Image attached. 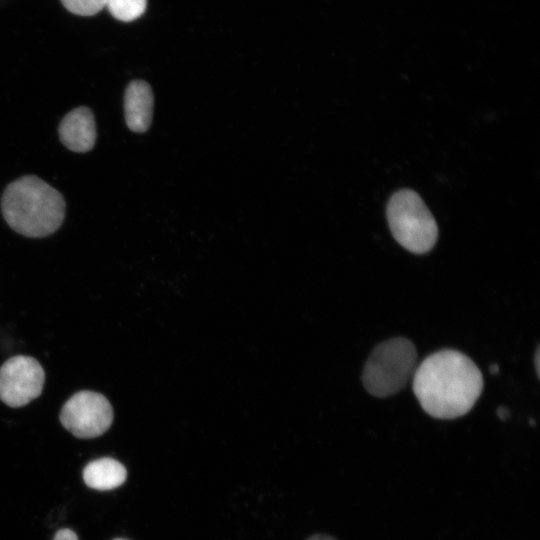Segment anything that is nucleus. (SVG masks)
Masks as SVG:
<instances>
[{"mask_svg":"<svg viewBox=\"0 0 540 540\" xmlns=\"http://www.w3.org/2000/svg\"><path fill=\"white\" fill-rule=\"evenodd\" d=\"M413 392L423 410L438 419L467 414L483 390V376L465 354L444 349L418 364L412 378Z\"/></svg>","mask_w":540,"mask_h":540,"instance_id":"f257e3e1","label":"nucleus"},{"mask_svg":"<svg viewBox=\"0 0 540 540\" xmlns=\"http://www.w3.org/2000/svg\"><path fill=\"white\" fill-rule=\"evenodd\" d=\"M1 209L14 231L27 237L41 238L61 226L66 204L55 188L37 176L27 175L6 187Z\"/></svg>","mask_w":540,"mask_h":540,"instance_id":"f03ea898","label":"nucleus"},{"mask_svg":"<svg viewBox=\"0 0 540 540\" xmlns=\"http://www.w3.org/2000/svg\"><path fill=\"white\" fill-rule=\"evenodd\" d=\"M417 359L415 345L407 338L396 337L378 344L363 369L364 388L380 398L398 393L412 380Z\"/></svg>","mask_w":540,"mask_h":540,"instance_id":"7ed1b4c3","label":"nucleus"},{"mask_svg":"<svg viewBox=\"0 0 540 540\" xmlns=\"http://www.w3.org/2000/svg\"><path fill=\"white\" fill-rule=\"evenodd\" d=\"M387 219L392 235L408 251L423 254L434 247L437 224L416 192L402 189L394 193L387 205Z\"/></svg>","mask_w":540,"mask_h":540,"instance_id":"20e7f679","label":"nucleus"},{"mask_svg":"<svg viewBox=\"0 0 540 540\" xmlns=\"http://www.w3.org/2000/svg\"><path fill=\"white\" fill-rule=\"evenodd\" d=\"M62 425L78 438H94L105 433L113 421V409L100 393L80 391L62 407Z\"/></svg>","mask_w":540,"mask_h":540,"instance_id":"39448f33","label":"nucleus"},{"mask_svg":"<svg viewBox=\"0 0 540 540\" xmlns=\"http://www.w3.org/2000/svg\"><path fill=\"white\" fill-rule=\"evenodd\" d=\"M44 380V370L36 359L14 356L0 368V399L13 408L24 406L41 394Z\"/></svg>","mask_w":540,"mask_h":540,"instance_id":"423d86ee","label":"nucleus"},{"mask_svg":"<svg viewBox=\"0 0 540 540\" xmlns=\"http://www.w3.org/2000/svg\"><path fill=\"white\" fill-rule=\"evenodd\" d=\"M61 142L74 152L90 151L96 141V125L92 111L85 106L64 116L58 127Z\"/></svg>","mask_w":540,"mask_h":540,"instance_id":"0eeeda50","label":"nucleus"},{"mask_svg":"<svg viewBox=\"0 0 540 540\" xmlns=\"http://www.w3.org/2000/svg\"><path fill=\"white\" fill-rule=\"evenodd\" d=\"M154 98L150 85L143 80L131 81L124 95L125 121L130 130L143 133L150 127Z\"/></svg>","mask_w":540,"mask_h":540,"instance_id":"6e6552de","label":"nucleus"},{"mask_svg":"<svg viewBox=\"0 0 540 540\" xmlns=\"http://www.w3.org/2000/svg\"><path fill=\"white\" fill-rule=\"evenodd\" d=\"M125 467L113 458H100L90 462L83 471L87 486L96 490L114 489L126 480Z\"/></svg>","mask_w":540,"mask_h":540,"instance_id":"1a4fd4ad","label":"nucleus"},{"mask_svg":"<svg viewBox=\"0 0 540 540\" xmlns=\"http://www.w3.org/2000/svg\"><path fill=\"white\" fill-rule=\"evenodd\" d=\"M147 0H107L106 7L120 21L130 22L139 18L146 10Z\"/></svg>","mask_w":540,"mask_h":540,"instance_id":"9d476101","label":"nucleus"},{"mask_svg":"<svg viewBox=\"0 0 540 540\" xmlns=\"http://www.w3.org/2000/svg\"><path fill=\"white\" fill-rule=\"evenodd\" d=\"M70 12L80 16H91L106 7L107 0H61Z\"/></svg>","mask_w":540,"mask_h":540,"instance_id":"9b49d317","label":"nucleus"},{"mask_svg":"<svg viewBox=\"0 0 540 540\" xmlns=\"http://www.w3.org/2000/svg\"><path fill=\"white\" fill-rule=\"evenodd\" d=\"M54 540H78L76 534L70 529H61L54 536Z\"/></svg>","mask_w":540,"mask_h":540,"instance_id":"f8f14e48","label":"nucleus"},{"mask_svg":"<svg viewBox=\"0 0 540 540\" xmlns=\"http://www.w3.org/2000/svg\"><path fill=\"white\" fill-rule=\"evenodd\" d=\"M497 415L501 420H505L509 416V411L505 407H499L497 409Z\"/></svg>","mask_w":540,"mask_h":540,"instance_id":"ddd939ff","label":"nucleus"},{"mask_svg":"<svg viewBox=\"0 0 540 540\" xmlns=\"http://www.w3.org/2000/svg\"><path fill=\"white\" fill-rule=\"evenodd\" d=\"M308 540H336L330 536H326V535H314L312 536L311 538H309Z\"/></svg>","mask_w":540,"mask_h":540,"instance_id":"4468645a","label":"nucleus"},{"mask_svg":"<svg viewBox=\"0 0 540 540\" xmlns=\"http://www.w3.org/2000/svg\"><path fill=\"white\" fill-rule=\"evenodd\" d=\"M539 358H540L539 348H537L536 353H535V367H536L537 375H539Z\"/></svg>","mask_w":540,"mask_h":540,"instance_id":"2eb2a0df","label":"nucleus"},{"mask_svg":"<svg viewBox=\"0 0 540 540\" xmlns=\"http://www.w3.org/2000/svg\"><path fill=\"white\" fill-rule=\"evenodd\" d=\"M498 372V366L496 364H492L490 367V373L495 374Z\"/></svg>","mask_w":540,"mask_h":540,"instance_id":"dca6fc26","label":"nucleus"},{"mask_svg":"<svg viewBox=\"0 0 540 540\" xmlns=\"http://www.w3.org/2000/svg\"><path fill=\"white\" fill-rule=\"evenodd\" d=\"M116 540H125V539H116Z\"/></svg>","mask_w":540,"mask_h":540,"instance_id":"f3484780","label":"nucleus"}]
</instances>
